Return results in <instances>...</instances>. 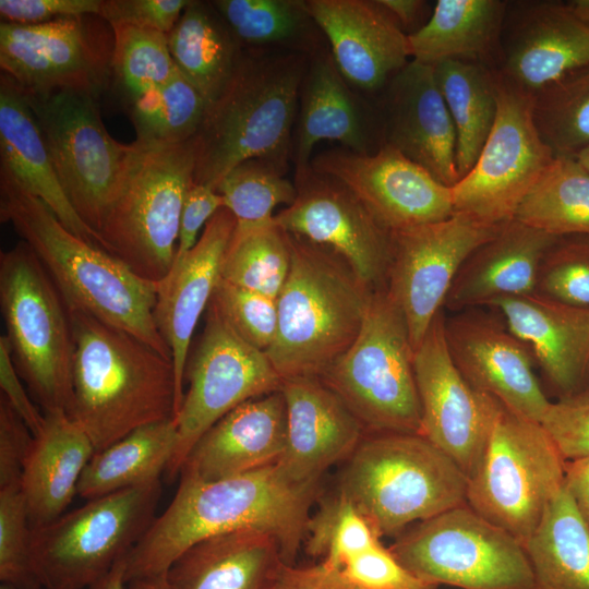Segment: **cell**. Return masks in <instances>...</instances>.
Wrapping results in <instances>:
<instances>
[{
	"mask_svg": "<svg viewBox=\"0 0 589 589\" xmlns=\"http://www.w3.org/2000/svg\"><path fill=\"white\" fill-rule=\"evenodd\" d=\"M179 477L172 501L125 556L127 584L166 574L193 544L239 530L272 536L285 564L293 565L320 484L298 483L277 464L214 481L185 471Z\"/></svg>",
	"mask_w": 589,
	"mask_h": 589,
	"instance_id": "6da1fadb",
	"label": "cell"
},
{
	"mask_svg": "<svg viewBox=\"0 0 589 589\" xmlns=\"http://www.w3.org/2000/svg\"><path fill=\"white\" fill-rule=\"evenodd\" d=\"M0 219L12 225L35 253L68 311L128 332L171 359L154 320L156 283L141 278L108 251L72 233L41 200L1 170Z\"/></svg>",
	"mask_w": 589,
	"mask_h": 589,
	"instance_id": "7a4b0ae2",
	"label": "cell"
},
{
	"mask_svg": "<svg viewBox=\"0 0 589 589\" xmlns=\"http://www.w3.org/2000/svg\"><path fill=\"white\" fill-rule=\"evenodd\" d=\"M309 60L297 52L243 48L193 137L195 183L215 189L231 169L253 158L287 172Z\"/></svg>",
	"mask_w": 589,
	"mask_h": 589,
	"instance_id": "3957f363",
	"label": "cell"
},
{
	"mask_svg": "<svg viewBox=\"0 0 589 589\" xmlns=\"http://www.w3.org/2000/svg\"><path fill=\"white\" fill-rule=\"evenodd\" d=\"M69 314L74 357L68 414L88 435L95 453L143 425L176 418L170 358L88 314Z\"/></svg>",
	"mask_w": 589,
	"mask_h": 589,
	"instance_id": "277c9868",
	"label": "cell"
},
{
	"mask_svg": "<svg viewBox=\"0 0 589 589\" xmlns=\"http://www.w3.org/2000/svg\"><path fill=\"white\" fill-rule=\"evenodd\" d=\"M288 237L291 266L266 354L281 378L320 377L357 338L374 291L332 250Z\"/></svg>",
	"mask_w": 589,
	"mask_h": 589,
	"instance_id": "5b68a950",
	"label": "cell"
},
{
	"mask_svg": "<svg viewBox=\"0 0 589 589\" xmlns=\"http://www.w3.org/2000/svg\"><path fill=\"white\" fill-rule=\"evenodd\" d=\"M467 486L458 465L425 436L385 432L363 436L335 490L382 538L466 504Z\"/></svg>",
	"mask_w": 589,
	"mask_h": 589,
	"instance_id": "8992f818",
	"label": "cell"
},
{
	"mask_svg": "<svg viewBox=\"0 0 589 589\" xmlns=\"http://www.w3.org/2000/svg\"><path fill=\"white\" fill-rule=\"evenodd\" d=\"M134 145L98 235L104 250L157 284L175 260L184 197L194 183V141Z\"/></svg>",
	"mask_w": 589,
	"mask_h": 589,
	"instance_id": "52a82bcc",
	"label": "cell"
},
{
	"mask_svg": "<svg viewBox=\"0 0 589 589\" xmlns=\"http://www.w3.org/2000/svg\"><path fill=\"white\" fill-rule=\"evenodd\" d=\"M0 308L14 365L45 412L68 413L74 338L68 308L21 240L0 253Z\"/></svg>",
	"mask_w": 589,
	"mask_h": 589,
	"instance_id": "ba28073f",
	"label": "cell"
},
{
	"mask_svg": "<svg viewBox=\"0 0 589 589\" xmlns=\"http://www.w3.org/2000/svg\"><path fill=\"white\" fill-rule=\"evenodd\" d=\"M318 378L366 433L421 434L413 349L404 315L385 289L373 292L357 338Z\"/></svg>",
	"mask_w": 589,
	"mask_h": 589,
	"instance_id": "9c48e42d",
	"label": "cell"
},
{
	"mask_svg": "<svg viewBox=\"0 0 589 589\" xmlns=\"http://www.w3.org/2000/svg\"><path fill=\"white\" fill-rule=\"evenodd\" d=\"M161 493V480L124 489L32 529V558L43 586L88 589L101 579L152 526Z\"/></svg>",
	"mask_w": 589,
	"mask_h": 589,
	"instance_id": "30bf717a",
	"label": "cell"
},
{
	"mask_svg": "<svg viewBox=\"0 0 589 589\" xmlns=\"http://www.w3.org/2000/svg\"><path fill=\"white\" fill-rule=\"evenodd\" d=\"M565 466L540 422L502 405L466 503L524 544L563 488Z\"/></svg>",
	"mask_w": 589,
	"mask_h": 589,
	"instance_id": "8fae6325",
	"label": "cell"
},
{
	"mask_svg": "<svg viewBox=\"0 0 589 589\" xmlns=\"http://www.w3.org/2000/svg\"><path fill=\"white\" fill-rule=\"evenodd\" d=\"M388 549L408 570L436 586L534 589L522 542L467 503L414 524Z\"/></svg>",
	"mask_w": 589,
	"mask_h": 589,
	"instance_id": "7c38bea8",
	"label": "cell"
},
{
	"mask_svg": "<svg viewBox=\"0 0 589 589\" xmlns=\"http://www.w3.org/2000/svg\"><path fill=\"white\" fill-rule=\"evenodd\" d=\"M26 98L68 200L98 235L121 187L134 142L122 144L107 132L96 97L89 94L61 91Z\"/></svg>",
	"mask_w": 589,
	"mask_h": 589,
	"instance_id": "4fadbf2b",
	"label": "cell"
},
{
	"mask_svg": "<svg viewBox=\"0 0 589 589\" xmlns=\"http://www.w3.org/2000/svg\"><path fill=\"white\" fill-rule=\"evenodd\" d=\"M281 377L265 351L243 340L209 303L204 329L189 356V383L176 414L178 444L165 471L172 482L200 437L239 405L280 389Z\"/></svg>",
	"mask_w": 589,
	"mask_h": 589,
	"instance_id": "5bb4252c",
	"label": "cell"
},
{
	"mask_svg": "<svg viewBox=\"0 0 589 589\" xmlns=\"http://www.w3.org/2000/svg\"><path fill=\"white\" fill-rule=\"evenodd\" d=\"M532 106L533 96L497 77L495 121L474 165L452 188L455 213L491 226L515 218L555 158L537 130Z\"/></svg>",
	"mask_w": 589,
	"mask_h": 589,
	"instance_id": "9a60e30c",
	"label": "cell"
},
{
	"mask_svg": "<svg viewBox=\"0 0 589 589\" xmlns=\"http://www.w3.org/2000/svg\"><path fill=\"white\" fill-rule=\"evenodd\" d=\"M98 15L34 25L1 22L0 68L27 97L75 91L97 97L110 77L113 33Z\"/></svg>",
	"mask_w": 589,
	"mask_h": 589,
	"instance_id": "2e32d148",
	"label": "cell"
},
{
	"mask_svg": "<svg viewBox=\"0 0 589 589\" xmlns=\"http://www.w3.org/2000/svg\"><path fill=\"white\" fill-rule=\"evenodd\" d=\"M503 225L455 213L442 221L392 231L385 291L404 315L413 352L443 310L467 257Z\"/></svg>",
	"mask_w": 589,
	"mask_h": 589,
	"instance_id": "e0dca14e",
	"label": "cell"
},
{
	"mask_svg": "<svg viewBox=\"0 0 589 589\" xmlns=\"http://www.w3.org/2000/svg\"><path fill=\"white\" fill-rule=\"evenodd\" d=\"M440 311L413 352L421 435L452 458L469 479L488 445L502 402L472 387L454 364Z\"/></svg>",
	"mask_w": 589,
	"mask_h": 589,
	"instance_id": "ac0fdd59",
	"label": "cell"
},
{
	"mask_svg": "<svg viewBox=\"0 0 589 589\" xmlns=\"http://www.w3.org/2000/svg\"><path fill=\"white\" fill-rule=\"evenodd\" d=\"M294 202L275 215L286 232L327 248L373 291L385 289L392 232L344 183L310 166L296 170Z\"/></svg>",
	"mask_w": 589,
	"mask_h": 589,
	"instance_id": "d6986e66",
	"label": "cell"
},
{
	"mask_svg": "<svg viewBox=\"0 0 589 589\" xmlns=\"http://www.w3.org/2000/svg\"><path fill=\"white\" fill-rule=\"evenodd\" d=\"M310 167L344 183L390 232L455 214L452 188L388 144L369 154L332 148L314 156Z\"/></svg>",
	"mask_w": 589,
	"mask_h": 589,
	"instance_id": "ffe728a7",
	"label": "cell"
},
{
	"mask_svg": "<svg viewBox=\"0 0 589 589\" xmlns=\"http://www.w3.org/2000/svg\"><path fill=\"white\" fill-rule=\"evenodd\" d=\"M444 332L454 364L472 387L540 422L551 401L534 374L536 360L497 312H455L445 317Z\"/></svg>",
	"mask_w": 589,
	"mask_h": 589,
	"instance_id": "44dd1931",
	"label": "cell"
},
{
	"mask_svg": "<svg viewBox=\"0 0 589 589\" xmlns=\"http://www.w3.org/2000/svg\"><path fill=\"white\" fill-rule=\"evenodd\" d=\"M589 65V24L562 1L507 7L494 69L508 86L534 96Z\"/></svg>",
	"mask_w": 589,
	"mask_h": 589,
	"instance_id": "7402d4cb",
	"label": "cell"
},
{
	"mask_svg": "<svg viewBox=\"0 0 589 589\" xmlns=\"http://www.w3.org/2000/svg\"><path fill=\"white\" fill-rule=\"evenodd\" d=\"M235 228L233 215L226 207L220 208L205 225L196 244L175 259L168 274L157 283L154 320L171 354L177 412L183 399L193 334L221 279L224 257Z\"/></svg>",
	"mask_w": 589,
	"mask_h": 589,
	"instance_id": "603a6c76",
	"label": "cell"
},
{
	"mask_svg": "<svg viewBox=\"0 0 589 589\" xmlns=\"http://www.w3.org/2000/svg\"><path fill=\"white\" fill-rule=\"evenodd\" d=\"M287 412L286 448L277 462L293 481L320 484L323 474L354 452L365 429L318 377L281 380Z\"/></svg>",
	"mask_w": 589,
	"mask_h": 589,
	"instance_id": "cb8c5ba5",
	"label": "cell"
},
{
	"mask_svg": "<svg viewBox=\"0 0 589 589\" xmlns=\"http://www.w3.org/2000/svg\"><path fill=\"white\" fill-rule=\"evenodd\" d=\"M386 86L382 144L453 188L459 181L456 130L433 65L410 59Z\"/></svg>",
	"mask_w": 589,
	"mask_h": 589,
	"instance_id": "d4e9b609",
	"label": "cell"
},
{
	"mask_svg": "<svg viewBox=\"0 0 589 589\" xmlns=\"http://www.w3.org/2000/svg\"><path fill=\"white\" fill-rule=\"evenodd\" d=\"M351 87L376 92L410 58L407 34L377 0H305Z\"/></svg>",
	"mask_w": 589,
	"mask_h": 589,
	"instance_id": "484cf974",
	"label": "cell"
},
{
	"mask_svg": "<svg viewBox=\"0 0 589 589\" xmlns=\"http://www.w3.org/2000/svg\"><path fill=\"white\" fill-rule=\"evenodd\" d=\"M524 341L560 398L587 388L589 309L538 293L502 298L489 306Z\"/></svg>",
	"mask_w": 589,
	"mask_h": 589,
	"instance_id": "4316f807",
	"label": "cell"
},
{
	"mask_svg": "<svg viewBox=\"0 0 589 589\" xmlns=\"http://www.w3.org/2000/svg\"><path fill=\"white\" fill-rule=\"evenodd\" d=\"M286 440V404L279 389L239 405L213 424L180 472L214 481L273 466L284 454Z\"/></svg>",
	"mask_w": 589,
	"mask_h": 589,
	"instance_id": "83f0119b",
	"label": "cell"
},
{
	"mask_svg": "<svg viewBox=\"0 0 589 589\" xmlns=\"http://www.w3.org/2000/svg\"><path fill=\"white\" fill-rule=\"evenodd\" d=\"M560 237L517 219L478 247L457 273L444 306L454 312L536 293L541 263Z\"/></svg>",
	"mask_w": 589,
	"mask_h": 589,
	"instance_id": "f1b7e54d",
	"label": "cell"
},
{
	"mask_svg": "<svg viewBox=\"0 0 589 589\" xmlns=\"http://www.w3.org/2000/svg\"><path fill=\"white\" fill-rule=\"evenodd\" d=\"M292 157L296 170L310 166L317 142L336 141L356 153H373L366 111L339 72L328 47L310 57L299 95Z\"/></svg>",
	"mask_w": 589,
	"mask_h": 589,
	"instance_id": "f546056e",
	"label": "cell"
},
{
	"mask_svg": "<svg viewBox=\"0 0 589 589\" xmlns=\"http://www.w3.org/2000/svg\"><path fill=\"white\" fill-rule=\"evenodd\" d=\"M0 170L41 200L72 233L104 249L99 236L80 218L68 200L26 96L3 73L0 75Z\"/></svg>",
	"mask_w": 589,
	"mask_h": 589,
	"instance_id": "4dcf8cb0",
	"label": "cell"
},
{
	"mask_svg": "<svg viewBox=\"0 0 589 589\" xmlns=\"http://www.w3.org/2000/svg\"><path fill=\"white\" fill-rule=\"evenodd\" d=\"M285 565L277 541L255 530L204 539L170 565V589H277Z\"/></svg>",
	"mask_w": 589,
	"mask_h": 589,
	"instance_id": "1f68e13d",
	"label": "cell"
},
{
	"mask_svg": "<svg viewBox=\"0 0 589 589\" xmlns=\"http://www.w3.org/2000/svg\"><path fill=\"white\" fill-rule=\"evenodd\" d=\"M94 454L88 435L65 411L45 412L43 429L34 435L21 480L32 529L64 514Z\"/></svg>",
	"mask_w": 589,
	"mask_h": 589,
	"instance_id": "d6a6232c",
	"label": "cell"
},
{
	"mask_svg": "<svg viewBox=\"0 0 589 589\" xmlns=\"http://www.w3.org/2000/svg\"><path fill=\"white\" fill-rule=\"evenodd\" d=\"M507 2L438 0L429 17L407 35L410 59L434 65L461 60L495 69Z\"/></svg>",
	"mask_w": 589,
	"mask_h": 589,
	"instance_id": "836d02e7",
	"label": "cell"
},
{
	"mask_svg": "<svg viewBox=\"0 0 589 589\" xmlns=\"http://www.w3.org/2000/svg\"><path fill=\"white\" fill-rule=\"evenodd\" d=\"M167 39L176 67L208 107L231 77L243 47L211 1L191 0Z\"/></svg>",
	"mask_w": 589,
	"mask_h": 589,
	"instance_id": "e575fe53",
	"label": "cell"
},
{
	"mask_svg": "<svg viewBox=\"0 0 589 589\" xmlns=\"http://www.w3.org/2000/svg\"><path fill=\"white\" fill-rule=\"evenodd\" d=\"M178 444L176 419L143 425L93 455L77 495L96 498L161 479Z\"/></svg>",
	"mask_w": 589,
	"mask_h": 589,
	"instance_id": "d590c367",
	"label": "cell"
},
{
	"mask_svg": "<svg viewBox=\"0 0 589 589\" xmlns=\"http://www.w3.org/2000/svg\"><path fill=\"white\" fill-rule=\"evenodd\" d=\"M524 548L534 589H589V528L565 485Z\"/></svg>",
	"mask_w": 589,
	"mask_h": 589,
	"instance_id": "8d00e7d4",
	"label": "cell"
},
{
	"mask_svg": "<svg viewBox=\"0 0 589 589\" xmlns=\"http://www.w3.org/2000/svg\"><path fill=\"white\" fill-rule=\"evenodd\" d=\"M456 130L459 180L474 165L495 121L497 77L490 67L445 60L433 65Z\"/></svg>",
	"mask_w": 589,
	"mask_h": 589,
	"instance_id": "74e56055",
	"label": "cell"
},
{
	"mask_svg": "<svg viewBox=\"0 0 589 589\" xmlns=\"http://www.w3.org/2000/svg\"><path fill=\"white\" fill-rule=\"evenodd\" d=\"M217 13L243 48L312 57L326 48L305 0H215Z\"/></svg>",
	"mask_w": 589,
	"mask_h": 589,
	"instance_id": "f35d334b",
	"label": "cell"
},
{
	"mask_svg": "<svg viewBox=\"0 0 589 589\" xmlns=\"http://www.w3.org/2000/svg\"><path fill=\"white\" fill-rule=\"evenodd\" d=\"M515 219L560 238L589 237V171L575 157L555 156Z\"/></svg>",
	"mask_w": 589,
	"mask_h": 589,
	"instance_id": "ab89813d",
	"label": "cell"
},
{
	"mask_svg": "<svg viewBox=\"0 0 589 589\" xmlns=\"http://www.w3.org/2000/svg\"><path fill=\"white\" fill-rule=\"evenodd\" d=\"M291 266L289 237L275 220L235 228L221 267V279L277 299Z\"/></svg>",
	"mask_w": 589,
	"mask_h": 589,
	"instance_id": "60d3db41",
	"label": "cell"
},
{
	"mask_svg": "<svg viewBox=\"0 0 589 589\" xmlns=\"http://www.w3.org/2000/svg\"><path fill=\"white\" fill-rule=\"evenodd\" d=\"M141 144H178L197 133L206 103L178 71L166 84L125 104Z\"/></svg>",
	"mask_w": 589,
	"mask_h": 589,
	"instance_id": "b9f144b4",
	"label": "cell"
},
{
	"mask_svg": "<svg viewBox=\"0 0 589 589\" xmlns=\"http://www.w3.org/2000/svg\"><path fill=\"white\" fill-rule=\"evenodd\" d=\"M532 113L554 156L575 157L589 147V65L538 92Z\"/></svg>",
	"mask_w": 589,
	"mask_h": 589,
	"instance_id": "7bdbcfd3",
	"label": "cell"
},
{
	"mask_svg": "<svg viewBox=\"0 0 589 589\" xmlns=\"http://www.w3.org/2000/svg\"><path fill=\"white\" fill-rule=\"evenodd\" d=\"M110 27L113 33L110 77L125 104L166 84L179 71L169 51L167 34L129 25Z\"/></svg>",
	"mask_w": 589,
	"mask_h": 589,
	"instance_id": "ee69618b",
	"label": "cell"
},
{
	"mask_svg": "<svg viewBox=\"0 0 589 589\" xmlns=\"http://www.w3.org/2000/svg\"><path fill=\"white\" fill-rule=\"evenodd\" d=\"M237 228H252L274 221L278 205H291L297 197L294 182L273 164L248 159L231 169L215 188Z\"/></svg>",
	"mask_w": 589,
	"mask_h": 589,
	"instance_id": "f6af8a7d",
	"label": "cell"
},
{
	"mask_svg": "<svg viewBox=\"0 0 589 589\" xmlns=\"http://www.w3.org/2000/svg\"><path fill=\"white\" fill-rule=\"evenodd\" d=\"M381 542V537L341 493L334 491L318 501L310 516L305 551L335 569L350 557Z\"/></svg>",
	"mask_w": 589,
	"mask_h": 589,
	"instance_id": "bcb514c9",
	"label": "cell"
},
{
	"mask_svg": "<svg viewBox=\"0 0 589 589\" xmlns=\"http://www.w3.org/2000/svg\"><path fill=\"white\" fill-rule=\"evenodd\" d=\"M32 528L21 485L0 488V581L41 589L31 552Z\"/></svg>",
	"mask_w": 589,
	"mask_h": 589,
	"instance_id": "7dc6e473",
	"label": "cell"
},
{
	"mask_svg": "<svg viewBox=\"0 0 589 589\" xmlns=\"http://www.w3.org/2000/svg\"><path fill=\"white\" fill-rule=\"evenodd\" d=\"M536 293L589 309V237H563L550 248L541 263Z\"/></svg>",
	"mask_w": 589,
	"mask_h": 589,
	"instance_id": "c3c4849f",
	"label": "cell"
},
{
	"mask_svg": "<svg viewBox=\"0 0 589 589\" xmlns=\"http://www.w3.org/2000/svg\"><path fill=\"white\" fill-rule=\"evenodd\" d=\"M209 303L253 347L266 352L273 345L278 325L276 299L220 279Z\"/></svg>",
	"mask_w": 589,
	"mask_h": 589,
	"instance_id": "681fc988",
	"label": "cell"
},
{
	"mask_svg": "<svg viewBox=\"0 0 589 589\" xmlns=\"http://www.w3.org/2000/svg\"><path fill=\"white\" fill-rule=\"evenodd\" d=\"M540 424L565 461L589 457V388L551 401Z\"/></svg>",
	"mask_w": 589,
	"mask_h": 589,
	"instance_id": "f907efd6",
	"label": "cell"
},
{
	"mask_svg": "<svg viewBox=\"0 0 589 589\" xmlns=\"http://www.w3.org/2000/svg\"><path fill=\"white\" fill-rule=\"evenodd\" d=\"M358 589H437L412 574L382 542L350 557L338 569Z\"/></svg>",
	"mask_w": 589,
	"mask_h": 589,
	"instance_id": "816d5d0a",
	"label": "cell"
},
{
	"mask_svg": "<svg viewBox=\"0 0 589 589\" xmlns=\"http://www.w3.org/2000/svg\"><path fill=\"white\" fill-rule=\"evenodd\" d=\"M191 0H101L98 16L109 26L129 25L168 34Z\"/></svg>",
	"mask_w": 589,
	"mask_h": 589,
	"instance_id": "f5cc1de1",
	"label": "cell"
},
{
	"mask_svg": "<svg viewBox=\"0 0 589 589\" xmlns=\"http://www.w3.org/2000/svg\"><path fill=\"white\" fill-rule=\"evenodd\" d=\"M33 441L29 428L0 396V488L21 485L23 466Z\"/></svg>",
	"mask_w": 589,
	"mask_h": 589,
	"instance_id": "db71d44e",
	"label": "cell"
},
{
	"mask_svg": "<svg viewBox=\"0 0 589 589\" xmlns=\"http://www.w3.org/2000/svg\"><path fill=\"white\" fill-rule=\"evenodd\" d=\"M101 0H1L2 22L34 25L60 19L98 15Z\"/></svg>",
	"mask_w": 589,
	"mask_h": 589,
	"instance_id": "11a10c76",
	"label": "cell"
},
{
	"mask_svg": "<svg viewBox=\"0 0 589 589\" xmlns=\"http://www.w3.org/2000/svg\"><path fill=\"white\" fill-rule=\"evenodd\" d=\"M223 207L221 195L212 187L195 182L190 187L181 211L175 259L183 256L196 244L201 228Z\"/></svg>",
	"mask_w": 589,
	"mask_h": 589,
	"instance_id": "9f6ffc18",
	"label": "cell"
},
{
	"mask_svg": "<svg viewBox=\"0 0 589 589\" xmlns=\"http://www.w3.org/2000/svg\"><path fill=\"white\" fill-rule=\"evenodd\" d=\"M0 396L9 402L33 435L38 434L43 429L45 414L39 412L25 390L4 335L0 337Z\"/></svg>",
	"mask_w": 589,
	"mask_h": 589,
	"instance_id": "6f0895ef",
	"label": "cell"
},
{
	"mask_svg": "<svg viewBox=\"0 0 589 589\" xmlns=\"http://www.w3.org/2000/svg\"><path fill=\"white\" fill-rule=\"evenodd\" d=\"M277 589H358L342 574L323 562L297 567L285 564Z\"/></svg>",
	"mask_w": 589,
	"mask_h": 589,
	"instance_id": "680465c9",
	"label": "cell"
},
{
	"mask_svg": "<svg viewBox=\"0 0 589 589\" xmlns=\"http://www.w3.org/2000/svg\"><path fill=\"white\" fill-rule=\"evenodd\" d=\"M564 485L589 528V457L566 461Z\"/></svg>",
	"mask_w": 589,
	"mask_h": 589,
	"instance_id": "91938a15",
	"label": "cell"
},
{
	"mask_svg": "<svg viewBox=\"0 0 589 589\" xmlns=\"http://www.w3.org/2000/svg\"><path fill=\"white\" fill-rule=\"evenodd\" d=\"M400 28L410 29L423 17L426 3L422 0H377Z\"/></svg>",
	"mask_w": 589,
	"mask_h": 589,
	"instance_id": "94428289",
	"label": "cell"
},
{
	"mask_svg": "<svg viewBox=\"0 0 589 589\" xmlns=\"http://www.w3.org/2000/svg\"><path fill=\"white\" fill-rule=\"evenodd\" d=\"M125 556L120 558L107 575L92 585L88 589H124L127 585Z\"/></svg>",
	"mask_w": 589,
	"mask_h": 589,
	"instance_id": "6125c7cd",
	"label": "cell"
},
{
	"mask_svg": "<svg viewBox=\"0 0 589 589\" xmlns=\"http://www.w3.org/2000/svg\"><path fill=\"white\" fill-rule=\"evenodd\" d=\"M128 589H170L166 574L130 580Z\"/></svg>",
	"mask_w": 589,
	"mask_h": 589,
	"instance_id": "be15d7a7",
	"label": "cell"
},
{
	"mask_svg": "<svg viewBox=\"0 0 589 589\" xmlns=\"http://www.w3.org/2000/svg\"><path fill=\"white\" fill-rule=\"evenodd\" d=\"M567 3L584 22L589 24V0H572Z\"/></svg>",
	"mask_w": 589,
	"mask_h": 589,
	"instance_id": "e7e4bbea",
	"label": "cell"
},
{
	"mask_svg": "<svg viewBox=\"0 0 589 589\" xmlns=\"http://www.w3.org/2000/svg\"><path fill=\"white\" fill-rule=\"evenodd\" d=\"M575 158L587 171H589V147L579 152Z\"/></svg>",
	"mask_w": 589,
	"mask_h": 589,
	"instance_id": "03108f58",
	"label": "cell"
},
{
	"mask_svg": "<svg viewBox=\"0 0 589 589\" xmlns=\"http://www.w3.org/2000/svg\"><path fill=\"white\" fill-rule=\"evenodd\" d=\"M0 589H17V588L7 585V584H0ZM41 589H51V588L43 587Z\"/></svg>",
	"mask_w": 589,
	"mask_h": 589,
	"instance_id": "003e7915",
	"label": "cell"
}]
</instances>
